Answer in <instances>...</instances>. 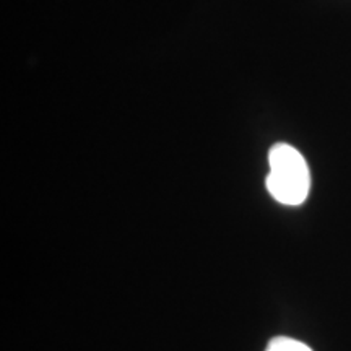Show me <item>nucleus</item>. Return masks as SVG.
<instances>
[{
	"instance_id": "obj_1",
	"label": "nucleus",
	"mask_w": 351,
	"mask_h": 351,
	"mask_svg": "<svg viewBox=\"0 0 351 351\" xmlns=\"http://www.w3.org/2000/svg\"><path fill=\"white\" fill-rule=\"evenodd\" d=\"M269 163L265 186L270 195L289 207L304 204L311 189V173L304 156L291 145L276 143L269 153Z\"/></svg>"
},
{
	"instance_id": "obj_2",
	"label": "nucleus",
	"mask_w": 351,
	"mask_h": 351,
	"mask_svg": "<svg viewBox=\"0 0 351 351\" xmlns=\"http://www.w3.org/2000/svg\"><path fill=\"white\" fill-rule=\"evenodd\" d=\"M265 351H313L306 343L289 337H276L269 343Z\"/></svg>"
}]
</instances>
